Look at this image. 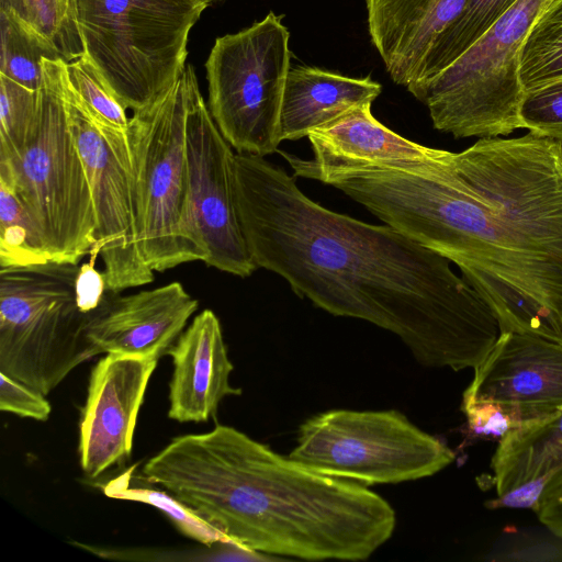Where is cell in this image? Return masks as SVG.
Returning a JSON list of instances; mask_svg holds the SVG:
<instances>
[{"label": "cell", "mask_w": 562, "mask_h": 562, "mask_svg": "<svg viewBox=\"0 0 562 562\" xmlns=\"http://www.w3.org/2000/svg\"><path fill=\"white\" fill-rule=\"evenodd\" d=\"M334 187L453 262L502 331L562 344V143L483 137L435 164Z\"/></svg>", "instance_id": "6da1fadb"}, {"label": "cell", "mask_w": 562, "mask_h": 562, "mask_svg": "<svg viewBox=\"0 0 562 562\" xmlns=\"http://www.w3.org/2000/svg\"><path fill=\"white\" fill-rule=\"evenodd\" d=\"M235 195L258 268L336 316L397 335L429 368L475 369L502 330L450 261L398 229L336 213L263 157L235 155Z\"/></svg>", "instance_id": "7a4b0ae2"}, {"label": "cell", "mask_w": 562, "mask_h": 562, "mask_svg": "<svg viewBox=\"0 0 562 562\" xmlns=\"http://www.w3.org/2000/svg\"><path fill=\"white\" fill-rule=\"evenodd\" d=\"M239 547L305 560H366L395 513L366 485L315 472L234 427L173 438L143 467Z\"/></svg>", "instance_id": "3957f363"}, {"label": "cell", "mask_w": 562, "mask_h": 562, "mask_svg": "<svg viewBox=\"0 0 562 562\" xmlns=\"http://www.w3.org/2000/svg\"><path fill=\"white\" fill-rule=\"evenodd\" d=\"M85 53L121 103L134 111L161 98L186 69L201 0H71Z\"/></svg>", "instance_id": "277c9868"}, {"label": "cell", "mask_w": 562, "mask_h": 562, "mask_svg": "<svg viewBox=\"0 0 562 562\" xmlns=\"http://www.w3.org/2000/svg\"><path fill=\"white\" fill-rule=\"evenodd\" d=\"M78 265L0 268V372L48 395L98 356L76 299Z\"/></svg>", "instance_id": "5b68a950"}, {"label": "cell", "mask_w": 562, "mask_h": 562, "mask_svg": "<svg viewBox=\"0 0 562 562\" xmlns=\"http://www.w3.org/2000/svg\"><path fill=\"white\" fill-rule=\"evenodd\" d=\"M193 70L187 65L171 89L134 111L128 122L138 245L146 265L158 272L207 258L195 233L188 190L186 123Z\"/></svg>", "instance_id": "8992f818"}, {"label": "cell", "mask_w": 562, "mask_h": 562, "mask_svg": "<svg viewBox=\"0 0 562 562\" xmlns=\"http://www.w3.org/2000/svg\"><path fill=\"white\" fill-rule=\"evenodd\" d=\"M41 119L29 146L0 158L36 224L49 261L79 265L95 244L89 179L69 127L63 94L66 63L43 60Z\"/></svg>", "instance_id": "52a82bcc"}, {"label": "cell", "mask_w": 562, "mask_h": 562, "mask_svg": "<svg viewBox=\"0 0 562 562\" xmlns=\"http://www.w3.org/2000/svg\"><path fill=\"white\" fill-rule=\"evenodd\" d=\"M551 1L516 0L472 48L414 94L436 130L457 138H483L522 128L519 55Z\"/></svg>", "instance_id": "ba28073f"}, {"label": "cell", "mask_w": 562, "mask_h": 562, "mask_svg": "<svg viewBox=\"0 0 562 562\" xmlns=\"http://www.w3.org/2000/svg\"><path fill=\"white\" fill-rule=\"evenodd\" d=\"M289 457L333 477L390 484L431 476L454 452L401 412L331 409L305 420Z\"/></svg>", "instance_id": "9c48e42d"}, {"label": "cell", "mask_w": 562, "mask_h": 562, "mask_svg": "<svg viewBox=\"0 0 562 562\" xmlns=\"http://www.w3.org/2000/svg\"><path fill=\"white\" fill-rule=\"evenodd\" d=\"M290 33L282 16L217 37L205 63L207 108L224 138L240 154L278 151Z\"/></svg>", "instance_id": "30bf717a"}, {"label": "cell", "mask_w": 562, "mask_h": 562, "mask_svg": "<svg viewBox=\"0 0 562 562\" xmlns=\"http://www.w3.org/2000/svg\"><path fill=\"white\" fill-rule=\"evenodd\" d=\"M63 94L69 127L90 183L95 244L89 255H100L106 291L151 283L154 271L138 245V222L132 154L127 132L95 122L82 108L67 82Z\"/></svg>", "instance_id": "8fae6325"}, {"label": "cell", "mask_w": 562, "mask_h": 562, "mask_svg": "<svg viewBox=\"0 0 562 562\" xmlns=\"http://www.w3.org/2000/svg\"><path fill=\"white\" fill-rule=\"evenodd\" d=\"M461 408L472 429L503 436L562 412V344L502 331L474 369Z\"/></svg>", "instance_id": "7c38bea8"}, {"label": "cell", "mask_w": 562, "mask_h": 562, "mask_svg": "<svg viewBox=\"0 0 562 562\" xmlns=\"http://www.w3.org/2000/svg\"><path fill=\"white\" fill-rule=\"evenodd\" d=\"M189 204L205 263L249 277L254 261L240 224L235 195V155L216 126L191 74L186 123Z\"/></svg>", "instance_id": "4fadbf2b"}, {"label": "cell", "mask_w": 562, "mask_h": 562, "mask_svg": "<svg viewBox=\"0 0 562 562\" xmlns=\"http://www.w3.org/2000/svg\"><path fill=\"white\" fill-rule=\"evenodd\" d=\"M158 360L106 353L92 368L79 422L80 465L97 479L132 453L137 415Z\"/></svg>", "instance_id": "5bb4252c"}, {"label": "cell", "mask_w": 562, "mask_h": 562, "mask_svg": "<svg viewBox=\"0 0 562 562\" xmlns=\"http://www.w3.org/2000/svg\"><path fill=\"white\" fill-rule=\"evenodd\" d=\"M372 103L358 105L307 136L314 158L281 151L296 177L326 184L384 168H415L437 162L442 149L412 142L380 123Z\"/></svg>", "instance_id": "9a60e30c"}, {"label": "cell", "mask_w": 562, "mask_h": 562, "mask_svg": "<svg viewBox=\"0 0 562 562\" xmlns=\"http://www.w3.org/2000/svg\"><path fill=\"white\" fill-rule=\"evenodd\" d=\"M199 302L173 281L134 294H104L89 312L87 336L100 353H123L159 360L184 330Z\"/></svg>", "instance_id": "2e32d148"}, {"label": "cell", "mask_w": 562, "mask_h": 562, "mask_svg": "<svg viewBox=\"0 0 562 562\" xmlns=\"http://www.w3.org/2000/svg\"><path fill=\"white\" fill-rule=\"evenodd\" d=\"M467 0H366L368 30L391 79L413 95L432 77L443 35Z\"/></svg>", "instance_id": "e0dca14e"}, {"label": "cell", "mask_w": 562, "mask_h": 562, "mask_svg": "<svg viewBox=\"0 0 562 562\" xmlns=\"http://www.w3.org/2000/svg\"><path fill=\"white\" fill-rule=\"evenodd\" d=\"M167 355L173 366L169 418L179 423L207 422L224 397L241 394L229 383L234 366L213 311L206 308L198 314Z\"/></svg>", "instance_id": "ac0fdd59"}, {"label": "cell", "mask_w": 562, "mask_h": 562, "mask_svg": "<svg viewBox=\"0 0 562 562\" xmlns=\"http://www.w3.org/2000/svg\"><path fill=\"white\" fill-rule=\"evenodd\" d=\"M562 467V412L507 430L492 457L497 498L492 507L531 508L546 481Z\"/></svg>", "instance_id": "d6986e66"}, {"label": "cell", "mask_w": 562, "mask_h": 562, "mask_svg": "<svg viewBox=\"0 0 562 562\" xmlns=\"http://www.w3.org/2000/svg\"><path fill=\"white\" fill-rule=\"evenodd\" d=\"M382 86L370 77L352 78L313 66L291 67L286 77L279 139L307 137L351 109L372 103Z\"/></svg>", "instance_id": "ffe728a7"}, {"label": "cell", "mask_w": 562, "mask_h": 562, "mask_svg": "<svg viewBox=\"0 0 562 562\" xmlns=\"http://www.w3.org/2000/svg\"><path fill=\"white\" fill-rule=\"evenodd\" d=\"M48 261L41 233L18 193L12 172L0 162V268Z\"/></svg>", "instance_id": "44dd1931"}, {"label": "cell", "mask_w": 562, "mask_h": 562, "mask_svg": "<svg viewBox=\"0 0 562 562\" xmlns=\"http://www.w3.org/2000/svg\"><path fill=\"white\" fill-rule=\"evenodd\" d=\"M524 92L562 77V0H552L529 32L519 55Z\"/></svg>", "instance_id": "7402d4cb"}, {"label": "cell", "mask_w": 562, "mask_h": 562, "mask_svg": "<svg viewBox=\"0 0 562 562\" xmlns=\"http://www.w3.org/2000/svg\"><path fill=\"white\" fill-rule=\"evenodd\" d=\"M0 36V74L38 91L43 83V60L63 59L61 55L32 29L1 10Z\"/></svg>", "instance_id": "603a6c76"}, {"label": "cell", "mask_w": 562, "mask_h": 562, "mask_svg": "<svg viewBox=\"0 0 562 562\" xmlns=\"http://www.w3.org/2000/svg\"><path fill=\"white\" fill-rule=\"evenodd\" d=\"M0 10L50 43L65 63L85 54L71 0H0Z\"/></svg>", "instance_id": "cb8c5ba5"}, {"label": "cell", "mask_w": 562, "mask_h": 562, "mask_svg": "<svg viewBox=\"0 0 562 562\" xmlns=\"http://www.w3.org/2000/svg\"><path fill=\"white\" fill-rule=\"evenodd\" d=\"M101 490L111 498L140 502L158 508L181 533L207 548L218 542H231L224 533L167 491L162 492L151 486L132 485L130 469L102 485Z\"/></svg>", "instance_id": "d4e9b609"}, {"label": "cell", "mask_w": 562, "mask_h": 562, "mask_svg": "<svg viewBox=\"0 0 562 562\" xmlns=\"http://www.w3.org/2000/svg\"><path fill=\"white\" fill-rule=\"evenodd\" d=\"M40 119V90L0 74V158L19 156L34 138Z\"/></svg>", "instance_id": "484cf974"}, {"label": "cell", "mask_w": 562, "mask_h": 562, "mask_svg": "<svg viewBox=\"0 0 562 562\" xmlns=\"http://www.w3.org/2000/svg\"><path fill=\"white\" fill-rule=\"evenodd\" d=\"M515 1L467 0L461 13L442 37L431 79L472 48Z\"/></svg>", "instance_id": "4316f807"}, {"label": "cell", "mask_w": 562, "mask_h": 562, "mask_svg": "<svg viewBox=\"0 0 562 562\" xmlns=\"http://www.w3.org/2000/svg\"><path fill=\"white\" fill-rule=\"evenodd\" d=\"M66 77L71 91L95 122L127 132V109L86 53L66 63Z\"/></svg>", "instance_id": "83f0119b"}, {"label": "cell", "mask_w": 562, "mask_h": 562, "mask_svg": "<svg viewBox=\"0 0 562 562\" xmlns=\"http://www.w3.org/2000/svg\"><path fill=\"white\" fill-rule=\"evenodd\" d=\"M519 119L522 128L562 143V77L525 91Z\"/></svg>", "instance_id": "f1b7e54d"}, {"label": "cell", "mask_w": 562, "mask_h": 562, "mask_svg": "<svg viewBox=\"0 0 562 562\" xmlns=\"http://www.w3.org/2000/svg\"><path fill=\"white\" fill-rule=\"evenodd\" d=\"M0 409L20 417L45 422L52 406L45 395L0 372Z\"/></svg>", "instance_id": "f546056e"}, {"label": "cell", "mask_w": 562, "mask_h": 562, "mask_svg": "<svg viewBox=\"0 0 562 562\" xmlns=\"http://www.w3.org/2000/svg\"><path fill=\"white\" fill-rule=\"evenodd\" d=\"M531 509L552 533L562 539V467L546 481Z\"/></svg>", "instance_id": "4dcf8cb0"}, {"label": "cell", "mask_w": 562, "mask_h": 562, "mask_svg": "<svg viewBox=\"0 0 562 562\" xmlns=\"http://www.w3.org/2000/svg\"><path fill=\"white\" fill-rule=\"evenodd\" d=\"M97 256L90 255L88 262L79 266L76 279V299L85 313L95 310L106 293L105 279L102 271L95 268Z\"/></svg>", "instance_id": "1f68e13d"}, {"label": "cell", "mask_w": 562, "mask_h": 562, "mask_svg": "<svg viewBox=\"0 0 562 562\" xmlns=\"http://www.w3.org/2000/svg\"><path fill=\"white\" fill-rule=\"evenodd\" d=\"M201 1H203L204 3H206L209 5L211 3H214V2H217V1H221V0H201Z\"/></svg>", "instance_id": "d6a6232c"}]
</instances>
